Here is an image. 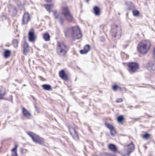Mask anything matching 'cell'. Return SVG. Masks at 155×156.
Masks as SVG:
<instances>
[{"instance_id":"cell-20","label":"cell","mask_w":155,"mask_h":156,"mask_svg":"<svg viewBox=\"0 0 155 156\" xmlns=\"http://www.w3.org/2000/svg\"><path fill=\"white\" fill-rule=\"evenodd\" d=\"M12 156H18L17 153V147L16 146L12 150Z\"/></svg>"},{"instance_id":"cell-11","label":"cell","mask_w":155,"mask_h":156,"mask_svg":"<svg viewBox=\"0 0 155 156\" xmlns=\"http://www.w3.org/2000/svg\"><path fill=\"white\" fill-rule=\"evenodd\" d=\"M106 126L109 130H110L112 136H115L116 134V131L114 127L112 126V125L109 123H106Z\"/></svg>"},{"instance_id":"cell-32","label":"cell","mask_w":155,"mask_h":156,"mask_svg":"<svg viewBox=\"0 0 155 156\" xmlns=\"http://www.w3.org/2000/svg\"><path fill=\"white\" fill-rule=\"evenodd\" d=\"M47 2H52V0H45Z\"/></svg>"},{"instance_id":"cell-10","label":"cell","mask_w":155,"mask_h":156,"mask_svg":"<svg viewBox=\"0 0 155 156\" xmlns=\"http://www.w3.org/2000/svg\"><path fill=\"white\" fill-rule=\"evenodd\" d=\"M146 68L148 70L151 71H155V61H150L149 62L147 65Z\"/></svg>"},{"instance_id":"cell-34","label":"cell","mask_w":155,"mask_h":156,"mask_svg":"<svg viewBox=\"0 0 155 156\" xmlns=\"http://www.w3.org/2000/svg\"><path fill=\"white\" fill-rule=\"evenodd\" d=\"M86 1H89V0H86Z\"/></svg>"},{"instance_id":"cell-25","label":"cell","mask_w":155,"mask_h":156,"mask_svg":"<svg viewBox=\"0 0 155 156\" xmlns=\"http://www.w3.org/2000/svg\"><path fill=\"white\" fill-rule=\"evenodd\" d=\"M142 136H143V138L147 140V139H148L150 137V135L148 134V133H146L144 134Z\"/></svg>"},{"instance_id":"cell-27","label":"cell","mask_w":155,"mask_h":156,"mask_svg":"<svg viewBox=\"0 0 155 156\" xmlns=\"http://www.w3.org/2000/svg\"><path fill=\"white\" fill-rule=\"evenodd\" d=\"M45 7L48 10V11L49 12H50V10H51V6L47 5H45Z\"/></svg>"},{"instance_id":"cell-18","label":"cell","mask_w":155,"mask_h":156,"mask_svg":"<svg viewBox=\"0 0 155 156\" xmlns=\"http://www.w3.org/2000/svg\"><path fill=\"white\" fill-rule=\"evenodd\" d=\"M22 112H23V114L24 115V116L26 117H30V114L29 112H28L26 109L23 108L22 109Z\"/></svg>"},{"instance_id":"cell-15","label":"cell","mask_w":155,"mask_h":156,"mask_svg":"<svg viewBox=\"0 0 155 156\" xmlns=\"http://www.w3.org/2000/svg\"><path fill=\"white\" fill-rule=\"evenodd\" d=\"M59 76L60 78L64 80H67L68 79L67 74L65 73L64 70L60 71L59 73Z\"/></svg>"},{"instance_id":"cell-6","label":"cell","mask_w":155,"mask_h":156,"mask_svg":"<svg viewBox=\"0 0 155 156\" xmlns=\"http://www.w3.org/2000/svg\"><path fill=\"white\" fill-rule=\"evenodd\" d=\"M28 134L30 136V137L32 138L33 141L35 143H38L40 144H42V145H43L44 144V141H43V139L41 137H40L37 135H36L31 132H28Z\"/></svg>"},{"instance_id":"cell-16","label":"cell","mask_w":155,"mask_h":156,"mask_svg":"<svg viewBox=\"0 0 155 156\" xmlns=\"http://www.w3.org/2000/svg\"><path fill=\"white\" fill-rule=\"evenodd\" d=\"M29 45L28 43L26 42H25L24 43V46H23V52L25 55H26L28 52H29Z\"/></svg>"},{"instance_id":"cell-22","label":"cell","mask_w":155,"mask_h":156,"mask_svg":"<svg viewBox=\"0 0 155 156\" xmlns=\"http://www.w3.org/2000/svg\"><path fill=\"white\" fill-rule=\"evenodd\" d=\"M117 121L119 123H122L124 121V117L122 116H120L117 117Z\"/></svg>"},{"instance_id":"cell-4","label":"cell","mask_w":155,"mask_h":156,"mask_svg":"<svg viewBox=\"0 0 155 156\" xmlns=\"http://www.w3.org/2000/svg\"><path fill=\"white\" fill-rule=\"evenodd\" d=\"M72 34L74 39H80L82 37V32L79 27L78 26H74L72 28Z\"/></svg>"},{"instance_id":"cell-1","label":"cell","mask_w":155,"mask_h":156,"mask_svg":"<svg viewBox=\"0 0 155 156\" xmlns=\"http://www.w3.org/2000/svg\"><path fill=\"white\" fill-rule=\"evenodd\" d=\"M151 43L149 40H143L138 44V51L142 54H146L151 48Z\"/></svg>"},{"instance_id":"cell-2","label":"cell","mask_w":155,"mask_h":156,"mask_svg":"<svg viewBox=\"0 0 155 156\" xmlns=\"http://www.w3.org/2000/svg\"><path fill=\"white\" fill-rule=\"evenodd\" d=\"M111 35L114 40H117L121 37V29L120 26L119 24H115L113 25L111 29Z\"/></svg>"},{"instance_id":"cell-30","label":"cell","mask_w":155,"mask_h":156,"mask_svg":"<svg viewBox=\"0 0 155 156\" xmlns=\"http://www.w3.org/2000/svg\"><path fill=\"white\" fill-rule=\"evenodd\" d=\"M105 155L106 156H115V155H113V154H110V153H105Z\"/></svg>"},{"instance_id":"cell-3","label":"cell","mask_w":155,"mask_h":156,"mask_svg":"<svg viewBox=\"0 0 155 156\" xmlns=\"http://www.w3.org/2000/svg\"><path fill=\"white\" fill-rule=\"evenodd\" d=\"M135 148V145L131 143L129 145L125 146L124 149L120 152V154L122 156H129L131 153L133 152Z\"/></svg>"},{"instance_id":"cell-26","label":"cell","mask_w":155,"mask_h":156,"mask_svg":"<svg viewBox=\"0 0 155 156\" xmlns=\"http://www.w3.org/2000/svg\"><path fill=\"white\" fill-rule=\"evenodd\" d=\"M133 14L135 16H137L139 15V11H137V10H134L133 11Z\"/></svg>"},{"instance_id":"cell-31","label":"cell","mask_w":155,"mask_h":156,"mask_svg":"<svg viewBox=\"0 0 155 156\" xmlns=\"http://www.w3.org/2000/svg\"><path fill=\"white\" fill-rule=\"evenodd\" d=\"M153 58L155 59V48H154V49L153 50Z\"/></svg>"},{"instance_id":"cell-12","label":"cell","mask_w":155,"mask_h":156,"mask_svg":"<svg viewBox=\"0 0 155 156\" xmlns=\"http://www.w3.org/2000/svg\"><path fill=\"white\" fill-rule=\"evenodd\" d=\"M30 20V15L28 13H25L23 16L22 18V22L23 24H25L27 23Z\"/></svg>"},{"instance_id":"cell-9","label":"cell","mask_w":155,"mask_h":156,"mask_svg":"<svg viewBox=\"0 0 155 156\" xmlns=\"http://www.w3.org/2000/svg\"><path fill=\"white\" fill-rule=\"evenodd\" d=\"M69 131H70V133L71 135V136H72V137L75 140H78L79 139V137H78V133L74 128L72 127H70L69 128Z\"/></svg>"},{"instance_id":"cell-33","label":"cell","mask_w":155,"mask_h":156,"mask_svg":"<svg viewBox=\"0 0 155 156\" xmlns=\"http://www.w3.org/2000/svg\"><path fill=\"white\" fill-rule=\"evenodd\" d=\"M93 156H98V155H93Z\"/></svg>"},{"instance_id":"cell-21","label":"cell","mask_w":155,"mask_h":156,"mask_svg":"<svg viewBox=\"0 0 155 156\" xmlns=\"http://www.w3.org/2000/svg\"><path fill=\"white\" fill-rule=\"evenodd\" d=\"M43 39L46 41H49L50 39V36L49 34V33H45L43 35Z\"/></svg>"},{"instance_id":"cell-23","label":"cell","mask_w":155,"mask_h":156,"mask_svg":"<svg viewBox=\"0 0 155 156\" xmlns=\"http://www.w3.org/2000/svg\"><path fill=\"white\" fill-rule=\"evenodd\" d=\"M10 54H11V52H10V51L7 50H6L5 51L4 54V57L5 58H8V57L10 56Z\"/></svg>"},{"instance_id":"cell-14","label":"cell","mask_w":155,"mask_h":156,"mask_svg":"<svg viewBox=\"0 0 155 156\" xmlns=\"http://www.w3.org/2000/svg\"><path fill=\"white\" fill-rule=\"evenodd\" d=\"M90 46L89 45H86L84 47L83 49L80 51V52L82 54H86L90 50Z\"/></svg>"},{"instance_id":"cell-19","label":"cell","mask_w":155,"mask_h":156,"mask_svg":"<svg viewBox=\"0 0 155 156\" xmlns=\"http://www.w3.org/2000/svg\"><path fill=\"white\" fill-rule=\"evenodd\" d=\"M93 10H94V13L96 15H99L101 13V10L99 8V7L95 6L94 8H93Z\"/></svg>"},{"instance_id":"cell-5","label":"cell","mask_w":155,"mask_h":156,"mask_svg":"<svg viewBox=\"0 0 155 156\" xmlns=\"http://www.w3.org/2000/svg\"><path fill=\"white\" fill-rule=\"evenodd\" d=\"M57 51L60 55H64L67 51V47L64 43H59L57 45Z\"/></svg>"},{"instance_id":"cell-17","label":"cell","mask_w":155,"mask_h":156,"mask_svg":"<svg viewBox=\"0 0 155 156\" xmlns=\"http://www.w3.org/2000/svg\"><path fill=\"white\" fill-rule=\"evenodd\" d=\"M109 149L112 152H116L117 151V148L116 146L113 144H110L108 146Z\"/></svg>"},{"instance_id":"cell-29","label":"cell","mask_w":155,"mask_h":156,"mask_svg":"<svg viewBox=\"0 0 155 156\" xmlns=\"http://www.w3.org/2000/svg\"><path fill=\"white\" fill-rule=\"evenodd\" d=\"M13 44L15 47H17V45H18V41L17 40H15L13 41Z\"/></svg>"},{"instance_id":"cell-28","label":"cell","mask_w":155,"mask_h":156,"mask_svg":"<svg viewBox=\"0 0 155 156\" xmlns=\"http://www.w3.org/2000/svg\"><path fill=\"white\" fill-rule=\"evenodd\" d=\"M119 88V87L116 85H115L113 86V89L114 90V91H116L117 90H118Z\"/></svg>"},{"instance_id":"cell-13","label":"cell","mask_w":155,"mask_h":156,"mask_svg":"<svg viewBox=\"0 0 155 156\" xmlns=\"http://www.w3.org/2000/svg\"><path fill=\"white\" fill-rule=\"evenodd\" d=\"M36 39L34 32L33 30H31L29 33V40L30 42L34 41Z\"/></svg>"},{"instance_id":"cell-7","label":"cell","mask_w":155,"mask_h":156,"mask_svg":"<svg viewBox=\"0 0 155 156\" xmlns=\"http://www.w3.org/2000/svg\"><path fill=\"white\" fill-rule=\"evenodd\" d=\"M62 13L65 18L68 21H72L73 20L72 17L69 11V9L66 7H63L62 10Z\"/></svg>"},{"instance_id":"cell-24","label":"cell","mask_w":155,"mask_h":156,"mask_svg":"<svg viewBox=\"0 0 155 156\" xmlns=\"http://www.w3.org/2000/svg\"><path fill=\"white\" fill-rule=\"evenodd\" d=\"M43 89L46 90H50L51 89V87L48 84H44L42 86Z\"/></svg>"},{"instance_id":"cell-8","label":"cell","mask_w":155,"mask_h":156,"mask_svg":"<svg viewBox=\"0 0 155 156\" xmlns=\"http://www.w3.org/2000/svg\"><path fill=\"white\" fill-rule=\"evenodd\" d=\"M128 67L130 71L132 73L136 72L139 68L138 64L135 62L130 63L128 64Z\"/></svg>"}]
</instances>
